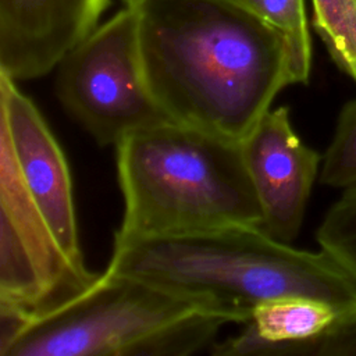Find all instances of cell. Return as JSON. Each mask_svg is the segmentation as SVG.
Wrapping results in <instances>:
<instances>
[{
  "label": "cell",
  "instance_id": "1",
  "mask_svg": "<svg viewBox=\"0 0 356 356\" xmlns=\"http://www.w3.org/2000/svg\"><path fill=\"white\" fill-rule=\"evenodd\" d=\"M152 92L179 124L242 142L295 83L285 38L234 0H128Z\"/></svg>",
  "mask_w": 356,
  "mask_h": 356
},
{
  "label": "cell",
  "instance_id": "2",
  "mask_svg": "<svg viewBox=\"0 0 356 356\" xmlns=\"http://www.w3.org/2000/svg\"><path fill=\"white\" fill-rule=\"evenodd\" d=\"M107 271L199 299L248 323L281 298H310L356 313V282L325 252L289 246L256 225H229L114 243Z\"/></svg>",
  "mask_w": 356,
  "mask_h": 356
},
{
  "label": "cell",
  "instance_id": "3",
  "mask_svg": "<svg viewBox=\"0 0 356 356\" xmlns=\"http://www.w3.org/2000/svg\"><path fill=\"white\" fill-rule=\"evenodd\" d=\"M115 147L125 211L114 243L229 225L261 227L242 142L167 122L135 132Z\"/></svg>",
  "mask_w": 356,
  "mask_h": 356
},
{
  "label": "cell",
  "instance_id": "4",
  "mask_svg": "<svg viewBox=\"0 0 356 356\" xmlns=\"http://www.w3.org/2000/svg\"><path fill=\"white\" fill-rule=\"evenodd\" d=\"M227 323L199 299L106 270L60 305L22 314L0 356H186Z\"/></svg>",
  "mask_w": 356,
  "mask_h": 356
},
{
  "label": "cell",
  "instance_id": "5",
  "mask_svg": "<svg viewBox=\"0 0 356 356\" xmlns=\"http://www.w3.org/2000/svg\"><path fill=\"white\" fill-rule=\"evenodd\" d=\"M56 92L65 110L100 146L175 122L150 89L135 11L127 4L58 64Z\"/></svg>",
  "mask_w": 356,
  "mask_h": 356
},
{
  "label": "cell",
  "instance_id": "6",
  "mask_svg": "<svg viewBox=\"0 0 356 356\" xmlns=\"http://www.w3.org/2000/svg\"><path fill=\"white\" fill-rule=\"evenodd\" d=\"M97 275L70 263L0 146V306L32 316L79 293Z\"/></svg>",
  "mask_w": 356,
  "mask_h": 356
},
{
  "label": "cell",
  "instance_id": "7",
  "mask_svg": "<svg viewBox=\"0 0 356 356\" xmlns=\"http://www.w3.org/2000/svg\"><path fill=\"white\" fill-rule=\"evenodd\" d=\"M0 146L13 157L24 191L54 241L78 270L79 248L71 175L64 153L35 103L0 74Z\"/></svg>",
  "mask_w": 356,
  "mask_h": 356
},
{
  "label": "cell",
  "instance_id": "8",
  "mask_svg": "<svg viewBox=\"0 0 356 356\" xmlns=\"http://www.w3.org/2000/svg\"><path fill=\"white\" fill-rule=\"evenodd\" d=\"M242 152L263 211L261 228L289 243L302 227L320 154L298 138L286 107L270 108L242 140Z\"/></svg>",
  "mask_w": 356,
  "mask_h": 356
},
{
  "label": "cell",
  "instance_id": "9",
  "mask_svg": "<svg viewBox=\"0 0 356 356\" xmlns=\"http://www.w3.org/2000/svg\"><path fill=\"white\" fill-rule=\"evenodd\" d=\"M107 0H0V74L46 75L96 28Z\"/></svg>",
  "mask_w": 356,
  "mask_h": 356
},
{
  "label": "cell",
  "instance_id": "10",
  "mask_svg": "<svg viewBox=\"0 0 356 356\" xmlns=\"http://www.w3.org/2000/svg\"><path fill=\"white\" fill-rule=\"evenodd\" d=\"M356 318L328 302L281 298L259 305L246 328L234 338L213 343L218 356L309 355L312 345L339 324Z\"/></svg>",
  "mask_w": 356,
  "mask_h": 356
},
{
  "label": "cell",
  "instance_id": "11",
  "mask_svg": "<svg viewBox=\"0 0 356 356\" xmlns=\"http://www.w3.org/2000/svg\"><path fill=\"white\" fill-rule=\"evenodd\" d=\"M277 29L286 40L295 83H306L312 67V42L305 0H234Z\"/></svg>",
  "mask_w": 356,
  "mask_h": 356
},
{
  "label": "cell",
  "instance_id": "12",
  "mask_svg": "<svg viewBox=\"0 0 356 356\" xmlns=\"http://www.w3.org/2000/svg\"><path fill=\"white\" fill-rule=\"evenodd\" d=\"M313 25L332 60L356 82V0H312Z\"/></svg>",
  "mask_w": 356,
  "mask_h": 356
},
{
  "label": "cell",
  "instance_id": "13",
  "mask_svg": "<svg viewBox=\"0 0 356 356\" xmlns=\"http://www.w3.org/2000/svg\"><path fill=\"white\" fill-rule=\"evenodd\" d=\"M317 242L356 282V185L343 189L317 229Z\"/></svg>",
  "mask_w": 356,
  "mask_h": 356
},
{
  "label": "cell",
  "instance_id": "14",
  "mask_svg": "<svg viewBox=\"0 0 356 356\" xmlns=\"http://www.w3.org/2000/svg\"><path fill=\"white\" fill-rule=\"evenodd\" d=\"M320 181L341 189L356 185V99L341 110L334 138L323 159Z\"/></svg>",
  "mask_w": 356,
  "mask_h": 356
},
{
  "label": "cell",
  "instance_id": "15",
  "mask_svg": "<svg viewBox=\"0 0 356 356\" xmlns=\"http://www.w3.org/2000/svg\"><path fill=\"white\" fill-rule=\"evenodd\" d=\"M125 1H128V0H125Z\"/></svg>",
  "mask_w": 356,
  "mask_h": 356
}]
</instances>
